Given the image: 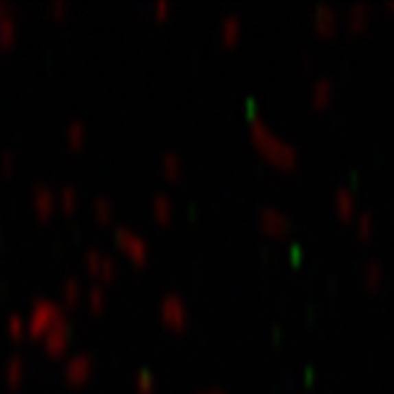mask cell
Instances as JSON below:
<instances>
[{
	"label": "cell",
	"mask_w": 394,
	"mask_h": 394,
	"mask_svg": "<svg viewBox=\"0 0 394 394\" xmlns=\"http://www.w3.org/2000/svg\"><path fill=\"white\" fill-rule=\"evenodd\" d=\"M335 207H338V211L345 216L354 214V195L347 188H340L338 193H335Z\"/></svg>",
	"instance_id": "cell-10"
},
{
	"label": "cell",
	"mask_w": 394,
	"mask_h": 394,
	"mask_svg": "<svg viewBox=\"0 0 394 394\" xmlns=\"http://www.w3.org/2000/svg\"><path fill=\"white\" fill-rule=\"evenodd\" d=\"M67 136H69V141H71V143H79L81 138H84V126H81L79 121H76V124H71V126H69V131H67Z\"/></svg>",
	"instance_id": "cell-21"
},
{
	"label": "cell",
	"mask_w": 394,
	"mask_h": 394,
	"mask_svg": "<svg viewBox=\"0 0 394 394\" xmlns=\"http://www.w3.org/2000/svg\"><path fill=\"white\" fill-rule=\"evenodd\" d=\"M333 95V84H330L328 79H318L311 88V97H314V102H325L328 97Z\"/></svg>",
	"instance_id": "cell-11"
},
{
	"label": "cell",
	"mask_w": 394,
	"mask_h": 394,
	"mask_svg": "<svg viewBox=\"0 0 394 394\" xmlns=\"http://www.w3.org/2000/svg\"><path fill=\"white\" fill-rule=\"evenodd\" d=\"M114 240H117V245L121 247L128 257L136 259V262H145V259H148V242H145L141 235H136L131 228L119 226L117 231H114Z\"/></svg>",
	"instance_id": "cell-2"
},
{
	"label": "cell",
	"mask_w": 394,
	"mask_h": 394,
	"mask_svg": "<svg viewBox=\"0 0 394 394\" xmlns=\"http://www.w3.org/2000/svg\"><path fill=\"white\" fill-rule=\"evenodd\" d=\"M93 368V361L88 359V356H76V359L69 361V366H67V375L71 378V380H84V378L91 373Z\"/></svg>",
	"instance_id": "cell-8"
},
{
	"label": "cell",
	"mask_w": 394,
	"mask_h": 394,
	"mask_svg": "<svg viewBox=\"0 0 394 394\" xmlns=\"http://www.w3.org/2000/svg\"><path fill=\"white\" fill-rule=\"evenodd\" d=\"M159 314H162V318L167 321L169 325H174V328H183L185 321H188V311H185L183 299L176 297V294H167V297L162 299Z\"/></svg>",
	"instance_id": "cell-3"
},
{
	"label": "cell",
	"mask_w": 394,
	"mask_h": 394,
	"mask_svg": "<svg viewBox=\"0 0 394 394\" xmlns=\"http://www.w3.org/2000/svg\"><path fill=\"white\" fill-rule=\"evenodd\" d=\"M67 338H69V330H67L65 321H60V323L53 325V330L48 333V347L50 349H62V347L67 345Z\"/></svg>",
	"instance_id": "cell-9"
},
{
	"label": "cell",
	"mask_w": 394,
	"mask_h": 394,
	"mask_svg": "<svg viewBox=\"0 0 394 394\" xmlns=\"http://www.w3.org/2000/svg\"><path fill=\"white\" fill-rule=\"evenodd\" d=\"M335 22H338V14H335L333 8H328V5H318V8L314 10V24L321 31H330L335 27Z\"/></svg>",
	"instance_id": "cell-7"
},
{
	"label": "cell",
	"mask_w": 394,
	"mask_h": 394,
	"mask_svg": "<svg viewBox=\"0 0 394 394\" xmlns=\"http://www.w3.org/2000/svg\"><path fill=\"white\" fill-rule=\"evenodd\" d=\"M200 394H226V392H221V390H207V392H200Z\"/></svg>",
	"instance_id": "cell-26"
},
{
	"label": "cell",
	"mask_w": 394,
	"mask_h": 394,
	"mask_svg": "<svg viewBox=\"0 0 394 394\" xmlns=\"http://www.w3.org/2000/svg\"><path fill=\"white\" fill-rule=\"evenodd\" d=\"M88 299H91V304L95 309H100L102 304H105V292H102L100 288H93L91 292H88Z\"/></svg>",
	"instance_id": "cell-20"
},
{
	"label": "cell",
	"mask_w": 394,
	"mask_h": 394,
	"mask_svg": "<svg viewBox=\"0 0 394 394\" xmlns=\"http://www.w3.org/2000/svg\"><path fill=\"white\" fill-rule=\"evenodd\" d=\"M65 294H67V297H69V299H76V297H79V283H76V281H69V283H67V285H65Z\"/></svg>",
	"instance_id": "cell-22"
},
{
	"label": "cell",
	"mask_w": 394,
	"mask_h": 394,
	"mask_svg": "<svg viewBox=\"0 0 394 394\" xmlns=\"http://www.w3.org/2000/svg\"><path fill=\"white\" fill-rule=\"evenodd\" d=\"M259 221H262V226L266 228V231L271 233H285L290 226V219L283 214V211L278 209H271V207H264V209H259Z\"/></svg>",
	"instance_id": "cell-4"
},
{
	"label": "cell",
	"mask_w": 394,
	"mask_h": 394,
	"mask_svg": "<svg viewBox=\"0 0 394 394\" xmlns=\"http://www.w3.org/2000/svg\"><path fill=\"white\" fill-rule=\"evenodd\" d=\"M154 12L167 14L169 12V0H157V3H154Z\"/></svg>",
	"instance_id": "cell-25"
},
{
	"label": "cell",
	"mask_w": 394,
	"mask_h": 394,
	"mask_svg": "<svg viewBox=\"0 0 394 394\" xmlns=\"http://www.w3.org/2000/svg\"><path fill=\"white\" fill-rule=\"evenodd\" d=\"M368 14H371L368 5H354V8L349 10V22L354 24V27H361V24L368 19Z\"/></svg>",
	"instance_id": "cell-15"
},
{
	"label": "cell",
	"mask_w": 394,
	"mask_h": 394,
	"mask_svg": "<svg viewBox=\"0 0 394 394\" xmlns=\"http://www.w3.org/2000/svg\"><path fill=\"white\" fill-rule=\"evenodd\" d=\"M62 200H65V205H74L76 202V193H74V188H65L62 190Z\"/></svg>",
	"instance_id": "cell-23"
},
{
	"label": "cell",
	"mask_w": 394,
	"mask_h": 394,
	"mask_svg": "<svg viewBox=\"0 0 394 394\" xmlns=\"http://www.w3.org/2000/svg\"><path fill=\"white\" fill-rule=\"evenodd\" d=\"M86 262H88V266H91L93 271L102 273L105 278H112L114 273H117V262H114L112 257H105V254H100L95 250H91L86 254Z\"/></svg>",
	"instance_id": "cell-5"
},
{
	"label": "cell",
	"mask_w": 394,
	"mask_h": 394,
	"mask_svg": "<svg viewBox=\"0 0 394 394\" xmlns=\"http://www.w3.org/2000/svg\"><path fill=\"white\" fill-rule=\"evenodd\" d=\"M380 278H382V266H380V264L373 262L364 268V281L368 285H378V283H380Z\"/></svg>",
	"instance_id": "cell-17"
},
{
	"label": "cell",
	"mask_w": 394,
	"mask_h": 394,
	"mask_svg": "<svg viewBox=\"0 0 394 394\" xmlns=\"http://www.w3.org/2000/svg\"><path fill=\"white\" fill-rule=\"evenodd\" d=\"M356 228H359L361 235H368V233L373 231V216L371 214H361L359 219H356Z\"/></svg>",
	"instance_id": "cell-19"
},
{
	"label": "cell",
	"mask_w": 394,
	"mask_h": 394,
	"mask_svg": "<svg viewBox=\"0 0 394 394\" xmlns=\"http://www.w3.org/2000/svg\"><path fill=\"white\" fill-rule=\"evenodd\" d=\"M93 207H95V211L100 216H110L112 214V202L107 200V197H97V200L93 202Z\"/></svg>",
	"instance_id": "cell-18"
},
{
	"label": "cell",
	"mask_w": 394,
	"mask_h": 394,
	"mask_svg": "<svg viewBox=\"0 0 394 394\" xmlns=\"http://www.w3.org/2000/svg\"><path fill=\"white\" fill-rule=\"evenodd\" d=\"M60 321H65V318H62L60 309H57L55 304H40L34 316V330H40L50 323H60Z\"/></svg>",
	"instance_id": "cell-6"
},
{
	"label": "cell",
	"mask_w": 394,
	"mask_h": 394,
	"mask_svg": "<svg viewBox=\"0 0 394 394\" xmlns=\"http://www.w3.org/2000/svg\"><path fill=\"white\" fill-rule=\"evenodd\" d=\"M387 5H390V8H394V0H387Z\"/></svg>",
	"instance_id": "cell-27"
},
{
	"label": "cell",
	"mask_w": 394,
	"mask_h": 394,
	"mask_svg": "<svg viewBox=\"0 0 394 394\" xmlns=\"http://www.w3.org/2000/svg\"><path fill=\"white\" fill-rule=\"evenodd\" d=\"M240 29H242V24H240V19L237 17H228L221 22V36H224L226 40H233L237 34H240Z\"/></svg>",
	"instance_id": "cell-13"
},
{
	"label": "cell",
	"mask_w": 394,
	"mask_h": 394,
	"mask_svg": "<svg viewBox=\"0 0 394 394\" xmlns=\"http://www.w3.org/2000/svg\"><path fill=\"white\" fill-rule=\"evenodd\" d=\"M250 133H252V141L259 145V150H262L268 159H273L276 164L290 167V164L297 162V150H294L288 141L278 138L257 114H252V119H250Z\"/></svg>",
	"instance_id": "cell-1"
},
{
	"label": "cell",
	"mask_w": 394,
	"mask_h": 394,
	"mask_svg": "<svg viewBox=\"0 0 394 394\" xmlns=\"http://www.w3.org/2000/svg\"><path fill=\"white\" fill-rule=\"evenodd\" d=\"M133 385H136L141 392H152V387H154V378H152V373L141 371L136 378H133Z\"/></svg>",
	"instance_id": "cell-16"
},
{
	"label": "cell",
	"mask_w": 394,
	"mask_h": 394,
	"mask_svg": "<svg viewBox=\"0 0 394 394\" xmlns=\"http://www.w3.org/2000/svg\"><path fill=\"white\" fill-rule=\"evenodd\" d=\"M50 205H53V197H50L48 193H38V207H40V209L45 211V207H50Z\"/></svg>",
	"instance_id": "cell-24"
},
{
	"label": "cell",
	"mask_w": 394,
	"mask_h": 394,
	"mask_svg": "<svg viewBox=\"0 0 394 394\" xmlns=\"http://www.w3.org/2000/svg\"><path fill=\"white\" fill-rule=\"evenodd\" d=\"M181 167H183V162H181V157L178 154H174V152H167V154H162V169L167 171V174H178Z\"/></svg>",
	"instance_id": "cell-14"
},
{
	"label": "cell",
	"mask_w": 394,
	"mask_h": 394,
	"mask_svg": "<svg viewBox=\"0 0 394 394\" xmlns=\"http://www.w3.org/2000/svg\"><path fill=\"white\" fill-rule=\"evenodd\" d=\"M152 209L159 219H169L171 211H174V205H171V200L167 195H154L152 197Z\"/></svg>",
	"instance_id": "cell-12"
}]
</instances>
